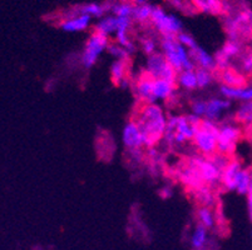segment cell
Listing matches in <instances>:
<instances>
[{"mask_svg": "<svg viewBox=\"0 0 252 250\" xmlns=\"http://www.w3.org/2000/svg\"><path fill=\"white\" fill-rule=\"evenodd\" d=\"M244 48L245 44L241 43V41L227 39L223 43V45L217 50L216 54L214 55L216 69H219L220 72H221V70H224V69L231 68L233 61L240 58Z\"/></svg>", "mask_w": 252, "mask_h": 250, "instance_id": "11", "label": "cell"}, {"mask_svg": "<svg viewBox=\"0 0 252 250\" xmlns=\"http://www.w3.org/2000/svg\"><path fill=\"white\" fill-rule=\"evenodd\" d=\"M220 94L222 98L230 102H251L252 100V80L247 82L245 85L238 88H230V86H220Z\"/></svg>", "mask_w": 252, "mask_h": 250, "instance_id": "18", "label": "cell"}, {"mask_svg": "<svg viewBox=\"0 0 252 250\" xmlns=\"http://www.w3.org/2000/svg\"><path fill=\"white\" fill-rule=\"evenodd\" d=\"M109 47V39L100 34L93 33L87 39L83 50L81 54V63L84 69H91L98 63L103 54H104Z\"/></svg>", "mask_w": 252, "mask_h": 250, "instance_id": "9", "label": "cell"}, {"mask_svg": "<svg viewBox=\"0 0 252 250\" xmlns=\"http://www.w3.org/2000/svg\"><path fill=\"white\" fill-rule=\"evenodd\" d=\"M144 73L153 79L168 80L172 83H176V79H177V72L169 65L161 52H157L156 54L147 56Z\"/></svg>", "mask_w": 252, "mask_h": 250, "instance_id": "10", "label": "cell"}, {"mask_svg": "<svg viewBox=\"0 0 252 250\" xmlns=\"http://www.w3.org/2000/svg\"><path fill=\"white\" fill-rule=\"evenodd\" d=\"M92 25V19L84 14H78L70 9L65 11L62 20L59 22V27L62 30L67 33H82L88 30Z\"/></svg>", "mask_w": 252, "mask_h": 250, "instance_id": "14", "label": "cell"}, {"mask_svg": "<svg viewBox=\"0 0 252 250\" xmlns=\"http://www.w3.org/2000/svg\"><path fill=\"white\" fill-rule=\"evenodd\" d=\"M121 140H122L123 146L128 153L129 151H138L146 148L143 133H142L141 128L134 119H130L125 124L122 134H121Z\"/></svg>", "mask_w": 252, "mask_h": 250, "instance_id": "13", "label": "cell"}, {"mask_svg": "<svg viewBox=\"0 0 252 250\" xmlns=\"http://www.w3.org/2000/svg\"><path fill=\"white\" fill-rule=\"evenodd\" d=\"M159 195L163 199H168L173 195V189H172L171 185H163V187L159 189Z\"/></svg>", "mask_w": 252, "mask_h": 250, "instance_id": "41", "label": "cell"}, {"mask_svg": "<svg viewBox=\"0 0 252 250\" xmlns=\"http://www.w3.org/2000/svg\"><path fill=\"white\" fill-rule=\"evenodd\" d=\"M189 158H191V160L194 163V165L200 171L203 184L212 188L221 184L222 171L230 162V157L216 153V154L210 158L202 157L200 154L192 155Z\"/></svg>", "mask_w": 252, "mask_h": 250, "instance_id": "4", "label": "cell"}, {"mask_svg": "<svg viewBox=\"0 0 252 250\" xmlns=\"http://www.w3.org/2000/svg\"><path fill=\"white\" fill-rule=\"evenodd\" d=\"M152 11H153V5L148 3L139 4V5L134 6L133 11V17H132V20L141 25H146L148 23H151V17H152Z\"/></svg>", "mask_w": 252, "mask_h": 250, "instance_id": "33", "label": "cell"}, {"mask_svg": "<svg viewBox=\"0 0 252 250\" xmlns=\"http://www.w3.org/2000/svg\"><path fill=\"white\" fill-rule=\"evenodd\" d=\"M176 85L186 91H193L197 88V79L194 70H183L177 73V79H176Z\"/></svg>", "mask_w": 252, "mask_h": 250, "instance_id": "30", "label": "cell"}, {"mask_svg": "<svg viewBox=\"0 0 252 250\" xmlns=\"http://www.w3.org/2000/svg\"><path fill=\"white\" fill-rule=\"evenodd\" d=\"M107 52H108V54L111 55V56H113L114 60H128V58L132 55L125 47L118 45L117 43H114V44H109L108 50H107Z\"/></svg>", "mask_w": 252, "mask_h": 250, "instance_id": "36", "label": "cell"}, {"mask_svg": "<svg viewBox=\"0 0 252 250\" xmlns=\"http://www.w3.org/2000/svg\"><path fill=\"white\" fill-rule=\"evenodd\" d=\"M176 38H177V40L180 41V44L182 45V47H185L187 50H192L194 49V48L198 47V44H197V41L194 40L193 36H192L191 34L186 33V31L180 33Z\"/></svg>", "mask_w": 252, "mask_h": 250, "instance_id": "38", "label": "cell"}, {"mask_svg": "<svg viewBox=\"0 0 252 250\" xmlns=\"http://www.w3.org/2000/svg\"><path fill=\"white\" fill-rule=\"evenodd\" d=\"M252 187V179H251V171L247 168H242L240 173L237 174V178L235 180V185H233V192H236L240 195H247L251 190Z\"/></svg>", "mask_w": 252, "mask_h": 250, "instance_id": "29", "label": "cell"}, {"mask_svg": "<svg viewBox=\"0 0 252 250\" xmlns=\"http://www.w3.org/2000/svg\"><path fill=\"white\" fill-rule=\"evenodd\" d=\"M167 119L168 116L163 107L158 103H147L137 110V116L134 120L143 133L146 148H156V145L163 141Z\"/></svg>", "mask_w": 252, "mask_h": 250, "instance_id": "2", "label": "cell"}, {"mask_svg": "<svg viewBox=\"0 0 252 250\" xmlns=\"http://www.w3.org/2000/svg\"><path fill=\"white\" fill-rule=\"evenodd\" d=\"M222 23L227 39L244 43L252 39V8L245 0L223 1Z\"/></svg>", "mask_w": 252, "mask_h": 250, "instance_id": "1", "label": "cell"}, {"mask_svg": "<svg viewBox=\"0 0 252 250\" xmlns=\"http://www.w3.org/2000/svg\"><path fill=\"white\" fill-rule=\"evenodd\" d=\"M244 137L241 125L233 121H224L219 125L217 135V153L226 157H231L235 153L237 144Z\"/></svg>", "mask_w": 252, "mask_h": 250, "instance_id": "7", "label": "cell"}, {"mask_svg": "<svg viewBox=\"0 0 252 250\" xmlns=\"http://www.w3.org/2000/svg\"><path fill=\"white\" fill-rule=\"evenodd\" d=\"M134 6L136 5L116 1V3H113V5H112L111 14H113L114 17L117 18H130V19H132V17H133Z\"/></svg>", "mask_w": 252, "mask_h": 250, "instance_id": "34", "label": "cell"}, {"mask_svg": "<svg viewBox=\"0 0 252 250\" xmlns=\"http://www.w3.org/2000/svg\"><path fill=\"white\" fill-rule=\"evenodd\" d=\"M189 54H191V59L193 61L194 66H197V69H206V70H211V72L216 70V63H215L214 55L203 49V48H201L200 45L194 48V49L189 50Z\"/></svg>", "mask_w": 252, "mask_h": 250, "instance_id": "22", "label": "cell"}, {"mask_svg": "<svg viewBox=\"0 0 252 250\" xmlns=\"http://www.w3.org/2000/svg\"><path fill=\"white\" fill-rule=\"evenodd\" d=\"M112 82L121 88H128L130 80L128 79V63L127 60H114L109 69Z\"/></svg>", "mask_w": 252, "mask_h": 250, "instance_id": "21", "label": "cell"}, {"mask_svg": "<svg viewBox=\"0 0 252 250\" xmlns=\"http://www.w3.org/2000/svg\"><path fill=\"white\" fill-rule=\"evenodd\" d=\"M159 48L169 65L177 73L183 70H194L189 50L182 47L176 36H162L159 40Z\"/></svg>", "mask_w": 252, "mask_h": 250, "instance_id": "5", "label": "cell"}, {"mask_svg": "<svg viewBox=\"0 0 252 250\" xmlns=\"http://www.w3.org/2000/svg\"><path fill=\"white\" fill-rule=\"evenodd\" d=\"M175 175L178 182L189 193L194 192V190H197L203 185L200 171H198L197 167L194 165V163L191 160V158H187L186 162L176 169Z\"/></svg>", "mask_w": 252, "mask_h": 250, "instance_id": "12", "label": "cell"}, {"mask_svg": "<svg viewBox=\"0 0 252 250\" xmlns=\"http://www.w3.org/2000/svg\"><path fill=\"white\" fill-rule=\"evenodd\" d=\"M235 120L236 123L244 127H252V100L238 105L237 109L235 110Z\"/></svg>", "mask_w": 252, "mask_h": 250, "instance_id": "31", "label": "cell"}, {"mask_svg": "<svg viewBox=\"0 0 252 250\" xmlns=\"http://www.w3.org/2000/svg\"><path fill=\"white\" fill-rule=\"evenodd\" d=\"M197 79V88L198 89H207L214 83V72L206 70V69H194Z\"/></svg>", "mask_w": 252, "mask_h": 250, "instance_id": "35", "label": "cell"}, {"mask_svg": "<svg viewBox=\"0 0 252 250\" xmlns=\"http://www.w3.org/2000/svg\"><path fill=\"white\" fill-rule=\"evenodd\" d=\"M250 171H251V179H252V168L250 169ZM251 189H252V187H251Z\"/></svg>", "mask_w": 252, "mask_h": 250, "instance_id": "45", "label": "cell"}, {"mask_svg": "<svg viewBox=\"0 0 252 250\" xmlns=\"http://www.w3.org/2000/svg\"><path fill=\"white\" fill-rule=\"evenodd\" d=\"M208 245H210V230L197 224L189 235V247L192 250H206Z\"/></svg>", "mask_w": 252, "mask_h": 250, "instance_id": "24", "label": "cell"}, {"mask_svg": "<svg viewBox=\"0 0 252 250\" xmlns=\"http://www.w3.org/2000/svg\"><path fill=\"white\" fill-rule=\"evenodd\" d=\"M247 210H249V217L252 222V189L247 194Z\"/></svg>", "mask_w": 252, "mask_h": 250, "instance_id": "42", "label": "cell"}, {"mask_svg": "<svg viewBox=\"0 0 252 250\" xmlns=\"http://www.w3.org/2000/svg\"><path fill=\"white\" fill-rule=\"evenodd\" d=\"M196 219L198 225L205 226L208 230L216 228L217 224V215L214 212L212 208H207V206H198L196 210Z\"/></svg>", "mask_w": 252, "mask_h": 250, "instance_id": "28", "label": "cell"}, {"mask_svg": "<svg viewBox=\"0 0 252 250\" xmlns=\"http://www.w3.org/2000/svg\"><path fill=\"white\" fill-rule=\"evenodd\" d=\"M206 113V100L205 99H194L191 103V114L198 116V118H205Z\"/></svg>", "mask_w": 252, "mask_h": 250, "instance_id": "39", "label": "cell"}, {"mask_svg": "<svg viewBox=\"0 0 252 250\" xmlns=\"http://www.w3.org/2000/svg\"><path fill=\"white\" fill-rule=\"evenodd\" d=\"M201 123L202 119L191 113L168 116L163 141L169 148L192 141L197 130L200 129Z\"/></svg>", "mask_w": 252, "mask_h": 250, "instance_id": "3", "label": "cell"}, {"mask_svg": "<svg viewBox=\"0 0 252 250\" xmlns=\"http://www.w3.org/2000/svg\"><path fill=\"white\" fill-rule=\"evenodd\" d=\"M237 69L244 75H252V44H247L237 59Z\"/></svg>", "mask_w": 252, "mask_h": 250, "instance_id": "32", "label": "cell"}, {"mask_svg": "<svg viewBox=\"0 0 252 250\" xmlns=\"http://www.w3.org/2000/svg\"><path fill=\"white\" fill-rule=\"evenodd\" d=\"M152 85L153 78L147 75L146 73L139 75L136 82L133 83V90L138 100L143 104L152 103Z\"/></svg>", "mask_w": 252, "mask_h": 250, "instance_id": "20", "label": "cell"}, {"mask_svg": "<svg viewBox=\"0 0 252 250\" xmlns=\"http://www.w3.org/2000/svg\"><path fill=\"white\" fill-rule=\"evenodd\" d=\"M196 11L208 15H222L223 0H191Z\"/></svg>", "mask_w": 252, "mask_h": 250, "instance_id": "26", "label": "cell"}, {"mask_svg": "<svg viewBox=\"0 0 252 250\" xmlns=\"http://www.w3.org/2000/svg\"><path fill=\"white\" fill-rule=\"evenodd\" d=\"M94 31L107 38L114 35L117 31V17H114L113 14H107L98 19L94 24Z\"/></svg>", "mask_w": 252, "mask_h": 250, "instance_id": "27", "label": "cell"}, {"mask_svg": "<svg viewBox=\"0 0 252 250\" xmlns=\"http://www.w3.org/2000/svg\"><path fill=\"white\" fill-rule=\"evenodd\" d=\"M121 3H127V4H132V5H139V4L146 3V0H118Z\"/></svg>", "mask_w": 252, "mask_h": 250, "instance_id": "43", "label": "cell"}, {"mask_svg": "<svg viewBox=\"0 0 252 250\" xmlns=\"http://www.w3.org/2000/svg\"><path fill=\"white\" fill-rule=\"evenodd\" d=\"M141 49L147 56L156 54L158 49V43L152 36H144L141 40Z\"/></svg>", "mask_w": 252, "mask_h": 250, "instance_id": "37", "label": "cell"}, {"mask_svg": "<svg viewBox=\"0 0 252 250\" xmlns=\"http://www.w3.org/2000/svg\"><path fill=\"white\" fill-rule=\"evenodd\" d=\"M217 135H219V124L202 119L200 129L197 130L193 140H192V144L197 150V154L206 158L216 154Z\"/></svg>", "mask_w": 252, "mask_h": 250, "instance_id": "6", "label": "cell"}, {"mask_svg": "<svg viewBox=\"0 0 252 250\" xmlns=\"http://www.w3.org/2000/svg\"><path fill=\"white\" fill-rule=\"evenodd\" d=\"M194 200L200 206H207V208H214L217 203V196L215 193L214 188L208 187V185L203 184L197 190L191 193Z\"/></svg>", "mask_w": 252, "mask_h": 250, "instance_id": "25", "label": "cell"}, {"mask_svg": "<svg viewBox=\"0 0 252 250\" xmlns=\"http://www.w3.org/2000/svg\"><path fill=\"white\" fill-rule=\"evenodd\" d=\"M176 83L168 80L153 79L152 85V103H167L175 98Z\"/></svg>", "mask_w": 252, "mask_h": 250, "instance_id": "16", "label": "cell"}, {"mask_svg": "<svg viewBox=\"0 0 252 250\" xmlns=\"http://www.w3.org/2000/svg\"><path fill=\"white\" fill-rule=\"evenodd\" d=\"M250 135L252 137V127H250Z\"/></svg>", "mask_w": 252, "mask_h": 250, "instance_id": "44", "label": "cell"}, {"mask_svg": "<svg viewBox=\"0 0 252 250\" xmlns=\"http://www.w3.org/2000/svg\"><path fill=\"white\" fill-rule=\"evenodd\" d=\"M242 168H244V165L237 158H230V162L222 171L221 184H220L226 192H233L235 180L237 178V174L240 173Z\"/></svg>", "mask_w": 252, "mask_h": 250, "instance_id": "19", "label": "cell"}, {"mask_svg": "<svg viewBox=\"0 0 252 250\" xmlns=\"http://www.w3.org/2000/svg\"><path fill=\"white\" fill-rule=\"evenodd\" d=\"M151 24L161 36H177L183 31V23L177 15L167 13L161 6H153Z\"/></svg>", "mask_w": 252, "mask_h": 250, "instance_id": "8", "label": "cell"}, {"mask_svg": "<svg viewBox=\"0 0 252 250\" xmlns=\"http://www.w3.org/2000/svg\"><path fill=\"white\" fill-rule=\"evenodd\" d=\"M220 80H221V85L230 86V88H238L247 83L246 75L242 74L237 68L232 66L220 72Z\"/></svg>", "mask_w": 252, "mask_h": 250, "instance_id": "23", "label": "cell"}, {"mask_svg": "<svg viewBox=\"0 0 252 250\" xmlns=\"http://www.w3.org/2000/svg\"><path fill=\"white\" fill-rule=\"evenodd\" d=\"M231 107H232V102L224 99L222 96L210 98L206 100V113L203 119L217 123L224 114L230 111Z\"/></svg>", "mask_w": 252, "mask_h": 250, "instance_id": "15", "label": "cell"}, {"mask_svg": "<svg viewBox=\"0 0 252 250\" xmlns=\"http://www.w3.org/2000/svg\"><path fill=\"white\" fill-rule=\"evenodd\" d=\"M112 5H113V3H111V1H105V3H94V1H92V3L75 5L74 8H72V10L78 14H84V15L89 17L91 19H100V18L107 15V14H111Z\"/></svg>", "mask_w": 252, "mask_h": 250, "instance_id": "17", "label": "cell"}, {"mask_svg": "<svg viewBox=\"0 0 252 250\" xmlns=\"http://www.w3.org/2000/svg\"><path fill=\"white\" fill-rule=\"evenodd\" d=\"M169 6H172L173 9H177V10L182 11L186 9V6L189 5V0H166Z\"/></svg>", "mask_w": 252, "mask_h": 250, "instance_id": "40", "label": "cell"}]
</instances>
